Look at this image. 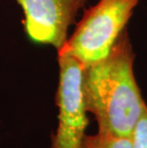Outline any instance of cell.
I'll list each match as a JSON object with an SVG mask.
<instances>
[{"label": "cell", "mask_w": 147, "mask_h": 148, "mask_svg": "<svg viewBox=\"0 0 147 148\" xmlns=\"http://www.w3.org/2000/svg\"><path fill=\"white\" fill-rule=\"evenodd\" d=\"M81 148H132L130 137L115 136L98 131L96 134L87 135Z\"/></svg>", "instance_id": "obj_5"}, {"label": "cell", "mask_w": 147, "mask_h": 148, "mask_svg": "<svg viewBox=\"0 0 147 148\" xmlns=\"http://www.w3.org/2000/svg\"><path fill=\"white\" fill-rule=\"evenodd\" d=\"M24 12V28L36 43L60 50L68 40V30L86 0H16Z\"/></svg>", "instance_id": "obj_4"}, {"label": "cell", "mask_w": 147, "mask_h": 148, "mask_svg": "<svg viewBox=\"0 0 147 148\" xmlns=\"http://www.w3.org/2000/svg\"><path fill=\"white\" fill-rule=\"evenodd\" d=\"M132 148H147V105L130 136Z\"/></svg>", "instance_id": "obj_6"}, {"label": "cell", "mask_w": 147, "mask_h": 148, "mask_svg": "<svg viewBox=\"0 0 147 148\" xmlns=\"http://www.w3.org/2000/svg\"><path fill=\"white\" fill-rule=\"evenodd\" d=\"M134 58L124 30L105 58L83 68L84 102L99 132L130 137L146 106L134 75Z\"/></svg>", "instance_id": "obj_1"}, {"label": "cell", "mask_w": 147, "mask_h": 148, "mask_svg": "<svg viewBox=\"0 0 147 148\" xmlns=\"http://www.w3.org/2000/svg\"><path fill=\"white\" fill-rule=\"evenodd\" d=\"M58 53L59 80L57 97L58 123L51 148H81L89 119L82 90V63L64 49Z\"/></svg>", "instance_id": "obj_3"}, {"label": "cell", "mask_w": 147, "mask_h": 148, "mask_svg": "<svg viewBox=\"0 0 147 148\" xmlns=\"http://www.w3.org/2000/svg\"><path fill=\"white\" fill-rule=\"evenodd\" d=\"M140 0H98L84 12L61 49L85 67L110 53Z\"/></svg>", "instance_id": "obj_2"}]
</instances>
